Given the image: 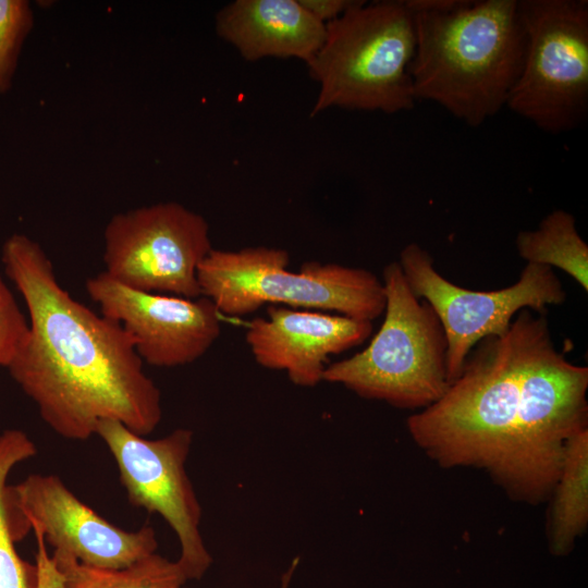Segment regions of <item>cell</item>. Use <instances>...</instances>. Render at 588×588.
Masks as SVG:
<instances>
[{"mask_svg": "<svg viewBox=\"0 0 588 588\" xmlns=\"http://www.w3.org/2000/svg\"><path fill=\"white\" fill-rule=\"evenodd\" d=\"M1 260L25 301L29 332L8 370L60 437L84 441L102 419L148 436L162 418L161 392L123 327L73 298L42 247L5 240Z\"/></svg>", "mask_w": 588, "mask_h": 588, "instance_id": "6da1fadb", "label": "cell"}, {"mask_svg": "<svg viewBox=\"0 0 588 588\" xmlns=\"http://www.w3.org/2000/svg\"><path fill=\"white\" fill-rule=\"evenodd\" d=\"M412 12L415 99L433 101L473 127L505 107L526 49L518 0H466L450 11Z\"/></svg>", "mask_w": 588, "mask_h": 588, "instance_id": "7a4b0ae2", "label": "cell"}, {"mask_svg": "<svg viewBox=\"0 0 588 588\" xmlns=\"http://www.w3.org/2000/svg\"><path fill=\"white\" fill-rule=\"evenodd\" d=\"M536 314L522 309L505 334L478 342L444 394L407 418L413 441L439 466L483 469L503 489L515 446L520 369Z\"/></svg>", "mask_w": 588, "mask_h": 588, "instance_id": "3957f363", "label": "cell"}, {"mask_svg": "<svg viewBox=\"0 0 588 588\" xmlns=\"http://www.w3.org/2000/svg\"><path fill=\"white\" fill-rule=\"evenodd\" d=\"M416 48L415 21L405 1H354L326 24L309 75L319 84L310 115L339 107L388 114L415 106L408 73Z\"/></svg>", "mask_w": 588, "mask_h": 588, "instance_id": "277c9868", "label": "cell"}, {"mask_svg": "<svg viewBox=\"0 0 588 588\" xmlns=\"http://www.w3.org/2000/svg\"><path fill=\"white\" fill-rule=\"evenodd\" d=\"M289 262V253L282 248H212L197 270L200 294L221 315L235 317L268 303L338 311L371 322L384 313V286L371 271L307 261L295 272L287 269Z\"/></svg>", "mask_w": 588, "mask_h": 588, "instance_id": "5b68a950", "label": "cell"}, {"mask_svg": "<svg viewBox=\"0 0 588 588\" xmlns=\"http://www.w3.org/2000/svg\"><path fill=\"white\" fill-rule=\"evenodd\" d=\"M382 283L380 329L363 351L328 365L323 381L397 408L422 409L450 385L445 333L431 306L413 294L397 261L384 267Z\"/></svg>", "mask_w": 588, "mask_h": 588, "instance_id": "8992f818", "label": "cell"}, {"mask_svg": "<svg viewBox=\"0 0 588 588\" xmlns=\"http://www.w3.org/2000/svg\"><path fill=\"white\" fill-rule=\"evenodd\" d=\"M588 368L553 343L546 314H536L519 376V413L503 490L530 505L551 497L567 442L588 429Z\"/></svg>", "mask_w": 588, "mask_h": 588, "instance_id": "52a82bcc", "label": "cell"}, {"mask_svg": "<svg viewBox=\"0 0 588 588\" xmlns=\"http://www.w3.org/2000/svg\"><path fill=\"white\" fill-rule=\"evenodd\" d=\"M526 35L522 71L506 107L553 134L588 112V1L518 0Z\"/></svg>", "mask_w": 588, "mask_h": 588, "instance_id": "ba28073f", "label": "cell"}, {"mask_svg": "<svg viewBox=\"0 0 588 588\" xmlns=\"http://www.w3.org/2000/svg\"><path fill=\"white\" fill-rule=\"evenodd\" d=\"M397 262L413 294L431 306L443 327L449 383L460 376L473 347L487 336L505 334L522 309L546 314L548 306L566 299L560 279L547 266L526 264L514 284L474 291L440 274L428 250L416 243L401 250Z\"/></svg>", "mask_w": 588, "mask_h": 588, "instance_id": "9c48e42d", "label": "cell"}, {"mask_svg": "<svg viewBox=\"0 0 588 588\" xmlns=\"http://www.w3.org/2000/svg\"><path fill=\"white\" fill-rule=\"evenodd\" d=\"M105 273L148 293L201 296L200 262L212 249L206 219L179 203L115 213L105 229Z\"/></svg>", "mask_w": 588, "mask_h": 588, "instance_id": "30bf717a", "label": "cell"}, {"mask_svg": "<svg viewBox=\"0 0 588 588\" xmlns=\"http://www.w3.org/2000/svg\"><path fill=\"white\" fill-rule=\"evenodd\" d=\"M96 434L111 453L127 501L160 515L176 535V560L188 580L201 578L212 563L200 531L201 506L186 471L193 431L177 428L147 439L114 419L98 422Z\"/></svg>", "mask_w": 588, "mask_h": 588, "instance_id": "8fae6325", "label": "cell"}, {"mask_svg": "<svg viewBox=\"0 0 588 588\" xmlns=\"http://www.w3.org/2000/svg\"><path fill=\"white\" fill-rule=\"evenodd\" d=\"M4 507L15 542L36 527L53 551L68 553L82 564L120 569L156 553L151 526L122 529L82 502L56 475L32 474L7 486Z\"/></svg>", "mask_w": 588, "mask_h": 588, "instance_id": "7c38bea8", "label": "cell"}, {"mask_svg": "<svg viewBox=\"0 0 588 588\" xmlns=\"http://www.w3.org/2000/svg\"><path fill=\"white\" fill-rule=\"evenodd\" d=\"M88 296L135 342L143 362L176 367L200 358L221 332V314L205 296L186 298L137 291L103 271L86 281Z\"/></svg>", "mask_w": 588, "mask_h": 588, "instance_id": "4fadbf2b", "label": "cell"}, {"mask_svg": "<svg viewBox=\"0 0 588 588\" xmlns=\"http://www.w3.org/2000/svg\"><path fill=\"white\" fill-rule=\"evenodd\" d=\"M371 332V321L272 305L249 322L245 340L258 365L310 388L323 381L330 355L362 344Z\"/></svg>", "mask_w": 588, "mask_h": 588, "instance_id": "5bb4252c", "label": "cell"}, {"mask_svg": "<svg viewBox=\"0 0 588 588\" xmlns=\"http://www.w3.org/2000/svg\"><path fill=\"white\" fill-rule=\"evenodd\" d=\"M216 32L247 61L296 58L308 64L326 37V24L299 0H235L216 15Z\"/></svg>", "mask_w": 588, "mask_h": 588, "instance_id": "9a60e30c", "label": "cell"}, {"mask_svg": "<svg viewBox=\"0 0 588 588\" xmlns=\"http://www.w3.org/2000/svg\"><path fill=\"white\" fill-rule=\"evenodd\" d=\"M551 495L549 549L552 554L564 556L588 525V429L567 442Z\"/></svg>", "mask_w": 588, "mask_h": 588, "instance_id": "2e32d148", "label": "cell"}, {"mask_svg": "<svg viewBox=\"0 0 588 588\" xmlns=\"http://www.w3.org/2000/svg\"><path fill=\"white\" fill-rule=\"evenodd\" d=\"M515 245L527 264L559 268L588 292V246L572 213L550 212L537 229L519 231Z\"/></svg>", "mask_w": 588, "mask_h": 588, "instance_id": "e0dca14e", "label": "cell"}, {"mask_svg": "<svg viewBox=\"0 0 588 588\" xmlns=\"http://www.w3.org/2000/svg\"><path fill=\"white\" fill-rule=\"evenodd\" d=\"M62 588H183L188 580L177 561L152 553L120 569L88 566L72 555L52 551Z\"/></svg>", "mask_w": 588, "mask_h": 588, "instance_id": "ac0fdd59", "label": "cell"}, {"mask_svg": "<svg viewBox=\"0 0 588 588\" xmlns=\"http://www.w3.org/2000/svg\"><path fill=\"white\" fill-rule=\"evenodd\" d=\"M37 454L34 441L20 429H7L0 433V588H37L36 564L21 558L8 525L4 492L8 477L20 463Z\"/></svg>", "mask_w": 588, "mask_h": 588, "instance_id": "d6986e66", "label": "cell"}, {"mask_svg": "<svg viewBox=\"0 0 588 588\" xmlns=\"http://www.w3.org/2000/svg\"><path fill=\"white\" fill-rule=\"evenodd\" d=\"M33 26L28 1L0 0V94L12 87L23 44Z\"/></svg>", "mask_w": 588, "mask_h": 588, "instance_id": "ffe728a7", "label": "cell"}, {"mask_svg": "<svg viewBox=\"0 0 588 588\" xmlns=\"http://www.w3.org/2000/svg\"><path fill=\"white\" fill-rule=\"evenodd\" d=\"M29 324L0 274V367H7L25 343Z\"/></svg>", "mask_w": 588, "mask_h": 588, "instance_id": "44dd1931", "label": "cell"}, {"mask_svg": "<svg viewBox=\"0 0 588 588\" xmlns=\"http://www.w3.org/2000/svg\"><path fill=\"white\" fill-rule=\"evenodd\" d=\"M32 531L34 532L37 546L35 556V564L38 572L37 588H62L61 574L52 561L51 555L48 554L42 534L36 527H32Z\"/></svg>", "mask_w": 588, "mask_h": 588, "instance_id": "7402d4cb", "label": "cell"}, {"mask_svg": "<svg viewBox=\"0 0 588 588\" xmlns=\"http://www.w3.org/2000/svg\"><path fill=\"white\" fill-rule=\"evenodd\" d=\"M355 0H299L318 21L327 24L344 13Z\"/></svg>", "mask_w": 588, "mask_h": 588, "instance_id": "603a6c76", "label": "cell"}, {"mask_svg": "<svg viewBox=\"0 0 588 588\" xmlns=\"http://www.w3.org/2000/svg\"><path fill=\"white\" fill-rule=\"evenodd\" d=\"M298 562H299V558H295L291 565L289 566L287 571L282 575V579H281V586L280 588H289L290 586V583H291V579L294 575V572L298 565Z\"/></svg>", "mask_w": 588, "mask_h": 588, "instance_id": "cb8c5ba5", "label": "cell"}]
</instances>
